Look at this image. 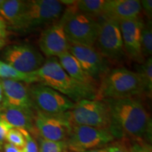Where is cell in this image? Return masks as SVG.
<instances>
[{"mask_svg": "<svg viewBox=\"0 0 152 152\" xmlns=\"http://www.w3.org/2000/svg\"><path fill=\"white\" fill-rule=\"evenodd\" d=\"M104 101L111 112L110 132L114 138L151 144V118L140 101L134 98Z\"/></svg>", "mask_w": 152, "mask_h": 152, "instance_id": "cell-1", "label": "cell"}, {"mask_svg": "<svg viewBox=\"0 0 152 152\" xmlns=\"http://www.w3.org/2000/svg\"><path fill=\"white\" fill-rule=\"evenodd\" d=\"M37 83L64 94L74 103L83 99H97L98 90L81 84L72 78L56 57L49 58L33 72Z\"/></svg>", "mask_w": 152, "mask_h": 152, "instance_id": "cell-2", "label": "cell"}, {"mask_svg": "<svg viewBox=\"0 0 152 152\" xmlns=\"http://www.w3.org/2000/svg\"><path fill=\"white\" fill-rule=\"evenodd\" d=\"M74 1H61L67 8L60 18L59 22L72 45L85 47H94L99 31V20L83 14L74 8Z\"/></svg>", "mask_w": 152, "mask_h": 152, "instance_id": "cell-3", "label": "cell"}, {"mask_svg": "<svg viewBox=\"0 0 152 152\" xmlns=\"http://www.w3.org/2000/svg\"><path fill=\"white\" fill-rule=\"evenodd\" d=\"M141 94H144V88L138 74L121 67L110 70L101 80L97 99L134 98Z\"/></svg>", "mask_w": 152, "mask_h": 152, "instance_id": "cell-4", "label": "cell"}, {"mask_svg": "<svg viewBox=\"0 0 152 152\" xmlns=\"http://www.w3.org/2000/svg\"><path fill=\"white\" fill-rule=\"evenodd\" d=\"M59 115L69 127L85 125L109 131L111 128V112L104 100H80L71 110Z\"/></svg>", "mask_w": 152, "mask_h": 152, "instance_id": "cell-5", "label": "cell"}, {"mask_svg": "<svg viewBox=\"0 0 152 152\" xmlns=\"http://www.w3.org/2000/svg\"><path fill=\"white\" fill-rule=\"evenodd\" d=\"M64 4L56 0L26 1L23 16L19 30H33L54 24L64 12Z\"/></svg>", "mask_w": 152, "mask_h": 152, "instance_id": "cell-6", "label": "cell"}, {"mask_svg": "<svg viewBox=\"0 0 152 152\" xmlns=\"http://www.w3.org/2000/svg\"><path fill=\"white\" fill-rule=\"evenodd\" d=\"M28 87L35 111L56 116L70 111L75 106V103L70 99L51 87L40 83Z\"/></svg>", "mask_w": 152, "mask_h": 152, "instance_id": "cell-7", "label": "cell"}, {"mask_svg": "<svg viewBox=\"0 0 152 152\" xmlns=\"http://www.w3.org/2000/svg\"><path fill=\"white\" fill-rule=\"evenodd\" d=\"M99 31L96 49L107 61L121 63L126 57L119 23L114 20L100 18Z\"/></svg>", "mask_w": 152, "mask_h": 152, "instance_id": "cell-8", "label": "cell"}, {"mask_svg": "<svg viewBox=\"0 0 152 152\" xmlns=\"http://www.w3.org/2000/svg\"><path fill=\"white\" fill-rule=\"evenodd\" d=\"M115 138L109 130L85 125L70 127L66 147L75 152L105 147Z\"/></svg>", "mask_w": 152, "mask_h": 152, "instance_id": "cell-9", "label": "cell"}, {"mask_svg": "<svg viewBox=\"0 0 152 152\" xmlns=\"http://www.w3.org/2000/svg\"><path fill=\"white\" fill-rule=\"evenodd\" d=\"M3 61L22 73L37 71L45 63V57L35 47L28 44L7 46L2 52Z\"/></svg>", "mask_w": 152, "mask_h": 152, "instance_id": "cell-10", "label": "cell"}, {"mask_svg": "<svg viewBox=\"0 0 152 152\" xmlns=\"http://www.w3.org/2000/svg\"><path fill=\"white\" fill-rule=\"evenodd\" d=\"M68 52L77 60L83 70L99 83L110 71L108 61L94 47L70 44Z\"/></svg>", "mask_w": 152, "mask_h": 152, "instance_id": "cell-11", "label": "cell"}, {"mask_svg": "<svg viewBox=\"0 0 152 152\" xmlns=\"http://www.w3.org/2000/svg\"><path fill=\"white\" fill-rule=\"evenodd\" d=\"M126 56L131 60L142 64L144 58L142 54L141 32L144 22L140 17L118 23Z\"/></svg>", "mask_w": 152, "mask_h": 152, "instance_id": "cell-12", "label": "cell"}, {"mask_svg": "<svg viewBox=\"0 0 152 152\" xmlns=\"http://www.w3.org/2000/svg\"><path fill=\"white\" fill-rule=\"evenodd\" d=\"M38 44L41 52L48 58L58 57L68 52L70 45L62 25L59 21L43 30Z\"/></svg>", "mask_w": 152, "mask_h": 152, "instance_id": "cell-13", "label": "cell"}, {"mask_svg": "<svg viewBox=\"0 0 152 152\" xmlns=\"http://www.w3.org/2000/svg\"><path fill=\"white\" fill-rule=\"evenodd\" d=\"M34 124L39 137L53 142H65L67 140L70 127L60 115H45L35 111Z\"/></svg>", "mask_w": 152, "mask_h": 152, "instance_id": "cell-14", "label": "cell"}, {"mask_svg": "<svg viewBox=\"0 0 152 152\" xmlns=\"http://www.w3.org/2000/svg\"><path fill=\"white\" fill-rule=\"evenodd\" d=\"M0 80L3 90V101L0 107H12L35 111L28 86L21 82Z\"/></svg>", "mask_w": 152, "mask_h": 152, "instance_id": "cell-15", "label": "cell"}, {"mask_svg": "<svg viewBox=\"0 0 152 152\" xmlns=\"http://www.w3.org/2000/svg\"><path fill=\"white\" fill-rule=\"evenodd\" d=\"M141 11L137 0H106L101 18L119 23L137 18Z\"/></svg>", "mask_w": 152, "mask_h": 152, "instance_id": "cell-16", "label": "cell"}, {"mask_svg": "<svg viewBox=\"0 0 152 152\" xmlns=\"http://www.w3.org/2000/svg\"><path fill=\"white\" fill-rule=\"evenodd\" d=\"M35 111H30L12 107H0V117L4 120L12 128L23 129L31 133V135L39 137L34 119Z\"/></svg>", "mask_w": 152, "mask_h": 152, "instance_id": "cell-17", "label": "cell"}, {"mask_svg": "<svg viewBox=\"0 0 152 152\" xmlns=\"http://www.w3.org/2000/svg\"><path fill=\"white\" fill-rule=\"evenodd\" d=\"M58 58L61 66L72 78L81 84L98 90L99 83L83 70L77 60L68 51L58 56Z\"/></svg>", "mask_w": 152, "mask_h": 152, "instance_id": "cell-18", "label": "cell"}, {"mask_svg": "<svg viewBox=\"0 0 152 152\" xmlns=\"http://www.w3.org/2000/svg\"><path fill=\"white\" fill-rule=\"evenodd\" d=\"M26 1L7 0L0 8V17L4 20L7 27L19 30L23 16Z\"/></svg>", "mask_w": 152, "mask_h": 152, "instance_id": "cell-19", "label": "cell"}, {"mask_svg": "<svg viewBox=\"0 0 152 152\" xmlns=\"http://www.w3.org/2000/svg\"><path fill=\"white\" fill-rule=\"evenodd\" d=\"M0 79L21 82L27 84L37 83V79L33 73H22L1 60H0Z\"/></svg>", "mask_w": 152, "mask_h": 152, "instance_id": "cell-20", "label": "cell"}, {"mask_svg": "<svg viewBox=\"0 0 152 152\" xmlns=\"http://www.w3.org/2000/svg\"><path fill=\"white\" fill-rule=\"evenodd\" d=\"M106 0H79L74 1L73 6L82 14L92 18H100L103 13Z\"/></svg>", "mask_w": 152, "mask_h": 152, "instance_id": "cell-21", "label": "cell"}, {"mask_svg": "<svg viewBox=\"0 0 152 152\" xmlns=\"http://www.w3.org/2000/svg\"><path fill=\"white\" fill-rule=\"evenodd\" d=\"M141 79L144 94L151 97L152 93V58L149 57L137 68L136 72Z\"/></svg>", "mask_w": 152, "mask_h": 152, "instance_id": "cell-22", "label": "cell"}, {"mask_svg": "<svg viewBox=\"0 0 152 152\" xmlns=\"http://www.w3.org/2000/svg\"><path fill=\"white\" fill-rule=\"evenodd\" d=\"M142 54L144 58H149L152 54V23L151 20L148 19L144 23L141 32Z\"/></svg>", "mask_w": 152, "mask_h": 152, "instance_id": "cell-23", "label": "cell"}, {"mask_svg": "<svg viewBox=\"0 0 152 152\" xmlns=\"http://www.w3.org/2000/svg\"><path fill=\"white\" fill-rule=\"evenodd\" d=\"M39 141V152H63L66 149L65 142H53L44 140L40 137H38Z\"/></svg>", "mask_w": 152, "mask_h": 152, "instance_id": "cell-24", "label": "cell"}, {"mask_svg": "<svg viewBox=\"0 0 152 152\" xmlns=\"http://www.w3.org/2000/svg\"><path fill=\"white\" fill-rule=\"evenodd\" d=\"M130 142L127 139L113 140L104 147L105 152H130Z\"/></svg>", "mask_w": 152, "mask_h": 152, "instance_id": "cell-25", "label": "cell"}, {"mask_svg": "<svg viewBox=\"0 0 152 152\" xmlns=\"http://www.w3.org/2000/svg\"><path fill=\"white\" fill-rule=\"evenodd\" d=\"M5 140H7L8 143L16 146L19 149H23L25 146V138L22 132L18 129H10L6 135Z\"/></svg>", "mask_w": 152, "mask_h": 152, "instance_id": "cell-26", "label": "cell"}, {"mask_svg": "<svg viewBox=\"0 0 152 152\" xmlns=\"http://www.w3.org/2000/svg\"><path fill=\"white\" fill-rule=\"evenodd\" d=\"M22 132L25 138V146L23 149V152H39V147L37 142L27 130L18 129Z\"/></svg>", "mask_w": 152, "mask_h": 152, "instance_id": "cell-27", "label": "cell"}, {"mask_svg": "<svg viewBox=\"0 0 152 152\" xmlns=\"http://www.w3.org/2000/svg\"><path fill=\"white\" fill-rule=\"evenodd\" d=\"M130 152H152L151 144L147 142H130Z\"/></svg>", "mask_w": 152, "mask_h": 152, "instance_id": "cell-28", "label": "cell"}, {"mask_svg": "<svg viewBox=\"0 0 152 152\" xmlns=\"http://www.w3.org/2000/svg\"><path fill=\"white\" fill-rule=\"evenodd\" d=\"M8 37L7 26L4 20L0 17V50L5 47Z\"/></svg>", "mask_w": 152, "mask_h": 152, "instance_id": "cell-29", "label": "cell"}, {"mask_svg": "<svg viewBox=\"0 0 152 152\" xmlns=\"http://www.w3.org/2000/svg\"><path fill=\"white\" fill-rule=\"evenodd\" d=\"M141 9L147 15L149 20H151L152 16V1L151 0H142L140 1Z\"/></svg>", "mask_w": 152, "mask_h": 152, "instance_id": "cell-30", "label": "cell"}, {"mask_svg": "<svg viewBox=\"0 0 152 152\" xmlns=\"http://www.w3.org/2000/svg\"><path fill=\"white\" fill-rule=\"evenodd\" d=\"M11 128H12L11 125H9L4 120L0 117V142L3 143L5 140L7 132Z\"/></svg>", "mask_w": 152, "mask_h": 152, "instance_id": "cell-31", "label": "cell"}, {"mask_svg": "<svg viewBox=\"0 0 152 152\" xmlns=\"http://www.w3.org/2000/svg\"><path fill=\"white\" fill-rule=\"evenodd\" d=\"M4 152H22L23 149H19V148L16 147V146L13 145V144H9L7 142L4 145Z\"/></svg>", "mask_w": 152, "mask_h": 152, "instance_id": "cell-32", "label": "cell"}, {"mask_svg": "<svg viewBox=\"0 0 152 152\" xmlns=\"http://www.w3.org/2000/svg\"><path fill=\"white\" fill-rule=\"evenodd\" d=\"M3 101V90H2V86H1V80H0V106L1 105Z\"/></svg>", "mask_w": 152, "mask_h": 152, "instance_id": "cell-33", "label": "cell"}, {"mask_svg": "<svg viewBox=\"0 0 152 152\" xmlns=\"http://www.w3.org/2000/svg\"><path fill=\"white\" fill-rule=\"evenodd\" d=\"M83 152H105L104 148H101V149H92L88 150V151H85Z\"/></svg>", "mask_w": 152, "mask_h": 152, "instance_id": "cell-34", "label": "cell"}, {"mask_svg": "<svg viewBox=\"0 0 152 152\" xmlns=\"http://www.w3.org/2000/svg\"><path fill=\"white\" fill-rule=\"evenodd\" d=\"M4 0H0V8H1V5H2V4L4 3Z\"/></svg>", "mask_w": 152, "mask_h": 152, "instance_id": "cell-35", "label": "cell"}, {"mask_svg": "<svg viewBox=\"0 0 152 152\" xmlns=\"http://www.w3.org/2000/svg\"><path fill=\"white\" fill-rule=\"evenodd\" d=\"M2 144H3L2 142H0V150H1V148H2Z\"/></svg>", "mask_w": 152, "mask_h": 152, "instance_id": "cell-36", "label": "cell"}, {"mask_svg": "<svg viewBox=\"0 0 152 152\" xmlns=\"http://www.w3.org/2000/svg\"><path fill=\"white\" fill-rule=\"evenodd\" d=\"M63 152H66V151H63Z\"/></svg>", "mask_w": 152, "mask_h": 152, "instance_id": "cell-37", "label": "cell"}, {"mask_svg": "<svg viewBox=\"0 0 152 152\" xmlns=\"http://www.w3.org/2000/svg\"><path fill=\"white\" fill-rule=\"evenodd\" d=\"M22 152H23V151H22Z\"/></svg>", "mask_w": 152, "mask_h": 152, "instance_id": "cell-38", "label": "cell"}]
</instances>
